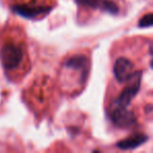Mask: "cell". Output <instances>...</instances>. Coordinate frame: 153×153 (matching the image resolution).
<instances>
[{
  "label": "cell",
  "mask_w": 153,
  "mask_h": 153,
  "mask_svg": "<svg viewBox=\"0 0 153 153\" xmlns=\"http://www.w3.org/2000/svg\"><path fill=\"white\" fill-rule=\"evenodd\" d=\"M0 60L4 74L12 82H21L31 68L27 38L17 24L10 23L0 33Z\"/></svg>",
  "instance_id": "obj_1"
},
{
  "label": "cell",
  "mask_w": 153,
  "mask_h": 153,
  "mask_svg": "<svg viewBox=\"0 0 153 153\" xmlns=\"http://www.w3.org/2000/svg\"><path fill=\"white\" fill-rule=\"evenodd\" d=\"M51 92L49 79L42 76L33 80L26 90V102L36 112H43L47 109L48 98Z\"/></svg>",
  "instance_id": "obj_2"
},
{
  "label": "cell",
  "mask_w": 153,
  "mask_h": 153,
  "mask_svg": "<svg viewBox=\"0 0 153 153\" xmlns=\"http://www.w3.org/2000/svg\"><path fill=\"white\" fill-rule=\"evenodd\" d=\"M13 10L24 17L45 16L53 8L54 0H7Z\"/></svg>",
  "instance_id": "obj_3"
},
{
  "label": "cell",
  "mask_w": 153,
  "mask_h": 153,
  "mask_svg": "<svg viewBox=\"0 0 153 153\" xmlns=\"http://www.w3.org/2000/svg\"><path fill=\"white\" fill-rule=\"evenodd\" d=\"M142 72H134L127 80L126 87L123 89L119 98L116 100V106L126 108L130 102L135 98L141 87Z\"/></svg>",
  "instance_id": "obj_4"
},
{
  "label": "cell",
  "mask_w": 153,
  "mask_h": 153,
  "mask_svg": "<svg viewBox=\"0 0 153 153\" xmlns=\"http://www.w3.org/2000/svg\"><path fill=\"white\" fill-rule=\"evenodd\" d=\"M111 121L117 127L120 128H129L137 122L135 115L132 111L125 109V107H118L111 113Z\"/></svg>",
  "instance_id": "obj_5"
},
{
  "label": "cell",
  "mask_w": 153,
  "mask_h": 153,
  "mask_svg": "<svg viewBox=\"0 0 153 153\" xmlns=\"http://www.w3.org/2000/svg\"><path fill=\"white\" fill-rule=\"evenodd\" d=\"M133 63L127 58H119L114 65V74L118 82L124 83L133 74Z\"/></svg>",
  "instance_id": "obj_6"
},
{
  "label": "cell",
  "mask_w": 153,
  "mask_h": 153,
  "mask_svg": "<svg viewBox=\"0 0 153 153\" xmlns=\"http://www.w3.org/2000/svg\"><path fill=\"white\" fill-rule=\"evenodd\" d=\"M148 141V136L145 134H135L132 135V136H129L125 139H122V141H119L116 146L117 148L121 150H132L135 149V148L142 146L144 143Z\"/></svg>",
  "instance_id": "obj_7"
},
{
  "label": "cell",
  "mask_w": 153,
  "mask_h": 153,
  "mask_svg": "<svg viewBox=\"0 0 153 153\" xmlns=\"http://www.w3.org/2000/svg\"><path fill=\"white\" fill-rule=\"evenodd\" d=\"M100 8L102 11H104V12L109 13V14H111V15H116L119 12L118 5L114 1H111V0H102V1H101Z\"/></svg>",
  "instance_id": "obj_8"
},
{
  "label": "cell",
  "mask_w": 153,
  "mask_h": 153,
  "mask_svg": "<svg viewBox=\"0 0 153 153\" xmlns=\"http://www.w3.org/2000/svg\"><path fill=\"white\" fill-rule=\"evenodd\" d=\"M139 25L140 27L144 29V27H150L153 26V13L151 14H147L144 17H142V19L139 21Z\"/></svg>",
  "instance_id": "obj_9"
},
{
  "label": "cell",
  "mask_w": 153,
  "mask_h": 153,
  "mask_svg": "<svg viewBox=\"0 0 153 153\" xmlns=\"http://www.w3.org/2000/svg\"><path fill=\"white\" fill-rule=\"evenodd\" d=\"M102 0H76V2L80 5L89 6L92 8H100Z\"/></svg>",
  "instance_id": "obj_10"
},
{
  "label": "cell",
  "mask_w": 153,
  "mask_h": 153,
  "mask_svg": "<svg viewBox=\"0 0 153 153\" xmlns=\"http://www.w3.org/2000/svg\"><path fill=\"white\" fill-rule=\"evenodd\" d=\"M150 50H151V53L153 54V45H152V46H151V48H150ZM150 65H151V67L153 68V60H152V61H151V64H150Z\"/></svg>",
  "instance_id": "obj_11"
}]
</instances>
